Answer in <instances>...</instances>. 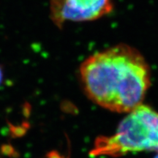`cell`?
Returning a JSON list of instances; mask_svg holds the SVG:
<instances>
[{"label":"cell","instance_id":"obj_4","mask_svg":"<svg viewBox=\"0 0 158 158\" xmlns=\"http://www.w3.org/2000/svg\"><path fill=\"white\" fill-rule=\"evenodd\" d=\"M3 79V72H2V69L1 66H0V84H1L2 81Z\"/></svg>","mask_w":158,"mask_h":158},{"label":"cell","instance_id":"obj_3","mask_svg":"<svg viewBox=\"0 0 158 158\" xmlns=\"http://www.w3.org/2000/svg\"><path fill=\"white\" fill-rule=\"evenodd\" d=\"M113 0H51L50 16L53 23L62 29L64 23L92 21L110 14Z\"/></svg>","mask_w":158,"mask_h":158},{"label":"cell","instance_id":"obj_5","mask_svg":"<svg viewBox=\"0 0 158 158\" xmlns=\"http://www.w3.org/2000/svg\"><path fill=\"white\" fill-rule=\"evenodd\" d=\"M155 158H158V154H157V155L155 157Z\"/></svg>","mask_w":158,"mask_h":158},{"label":"cell","instance_id":"obj_1","mask_svg":"<svg viewBox=\"0 0 158 158\" xmlns=\"http://www.w3.org/2000/svg\"><path fill=\"white\" fill-rule=\"evenodd\" d=\"M78 76L89 100L116 113L127 114L143 103L151 85L145 57L125 43L90 55L79 67Z\"/></svg>","mask_w":158,"mask_h":158},{"label":"cell","instance_id":"obj_2","mask_svg":"<svg viewBox=\"0 0 158 158\" xmlns=\"http://www.w3.org/2000/svg\"><path fill=\"white\" fill-rule=\"evenodd\" d=\"M138 152L158 154V111L143 103L127 113L115 133L97 138L90 154L116 157Z\"/></svg>","mask_w":158,"mask_h":158}]
</instances>
